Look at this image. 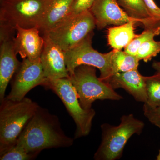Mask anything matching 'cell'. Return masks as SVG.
Masks as SVG:
<instances>
[{"instance_id":"14","label":"cell","mask_w":160,"mask_h":160,"mask_svg":"<svg viewBox=\"0 0 160 160\" xmlns=\"http://www.w3.org/2000/svg\"><path fill=\"white\" fill-rule=\"evenodd\" d=\"M108 84L114 90L118 88L125 89L137 102H147L146 78L138 69L115 73L112 76Z\"/></svg>"},{"instance_id":"23","label":"cell","mask_w":160,"mask_h":160,"mask_svg":"<svg viewBox=\"0 0 160 160\" xmlns=\"http://www.w3.org/2000/svg\"><path fill=\"white\" fill-rule=\"evenodd\" d=\"M96 1V0H74L66 17L74 16L90 10Z\"/></svg>"},{"instance_id":"20","label":"cell","mask_w":160,"mask_h":160,"mask_svg":"<svg viewBox=\"0 0 160 160\" xmlns=\"http://www.w3.org/2000/svg\"><path fill=\"white\" fill-rule=\"evenodd\" d=\"M160 34V26L145 29L141 34L137 35L129 45L126 46L124 51L129 54L136 56L138 49L142 44L149 40L153 39L155 37Z\"/></svg>"},{"instance_id":"8","label":"cell","mask_w":160,"mask_h":160,"mask_svg":"<svg viewBox=\"0 0 160 160\" xmlns=\"http://www.w3.org/2000/svg\"><path fill=\"white\" fill-rule=\"evenodd\" d=\"M96 27L94 18L88 10L74 16L67 17L46 34L65 52L76 46Z\"/></svg>"},{"instance_id":"12","label":"cell","mask_w":160,"mask_h":160,"mask_svg":"<svg viewBox=\"0 0 160 160\" xmlns=\"http://www.w3.org/2000/svg\"><path fill=\"white\" fill-rule=\"evenodd\" d=\"M100 30L110 25L120 26L135 20L121 8L117 0H96L89 10Z\"/></svg>"},{"instance_id":"21","label":"cell","mask_w":160,"mask_h":160,"mask_svg":"<svg viewBox=\"0 0 160 160\" xmlns=\"http://www.w3.org/2000/svg\"><path fill=\"white\" fill-rule=\"evenodd\" d=\"M160 52V41L154 39L149 40L142 44L138 49L136 57L138 59L145 62H149Z\"/></svg>"},{"instance_id":"13","label":"cell","mask_w":160,"mask_h":160,"mask_svg":"<svg viewBox=\"0 0 160 160\" xmlns=\"http://www.w3.org/2000/svg\"><path fill=\"white\" fill-rule=\"evenodd\" d=\"M16 36L13 38L14 49L23 59L35 60L39 58L44 45V38L40 36L37 28L25 29L15 27Z\"/></svg>"},{"instance_id":"1","label":"cell","mask_w":160,"mask_h":160,"mask_svg":"<svg viewBox=\"0 0 160 160\" xmlns=\"http://www.w3.org/2000/svg\"><path fill=\"white\" fill-rule=\"evenodd\" d=\"M73 143L74 139L66 135L61 128L58 117L39 106L16 144L38 156L44 149L68 148Z\"/></svg>"},{"instance_id":"7","label":"cell","mask_w":160,"mask_h":160,"mask_svg":"<svg viewBox=\"0 0 160 160\" xmlns=\"http://www.w3.org/2000/svg\"><path fill=\"white\" fill-rule=\"evenodd\" d=\"M93 31L82 41L69 50L64 52L67 70L69 75L81 65L93 66L99 69L100 80L108 84L112 73V58L113 50L107 53H101L93 49L92 38Z\"/></svg>"},{"instance_id":"25","label":"cell","mask_w":160,"mask_h":160,"mask_svg":"<svg viewBox=\"0 0 160 160\" xmlns=\"http://www.w3.org/2000/svg\"><path fill=\"white\" fill-rule=\"evenodd\" d=\"M143 2L151 18L160 21V8L155 2L154 0H143Z\"/></svg>"},{"instance_id":"16","label":"cell","mask_w":160,"mask_h":160,"mask_svg":"<svg viewBox=\"0 0 160 160\" xmlns=\"http://www.w3.org/2000/svg\"><path fill=\"white\" fill-rule=\"evenodd\" d=\"M130 17L142 25L145 29L160 26V21L152 18L146 9L143 0H117Z\"/></svg>"},{"instance_id":"3","label":"cell","mask_w":160,"mask_h":160,"mask_svg":"<svg viewBox=\"0 0 160 160\" xmlns=\"http://www.w3.org/2000/svg\"><path fill=\"white\" fill-rule=\"evenodd\" d=\"M118 126L104 123L101 126L102 141L94 155L96 160H116L122 156L128 140L133 135L141 134L145 123L132 114L124 115Z\"/></svg>"},{"instance_id":"2","label":"cell","mask_w":160,"mask_h":160,"mask_svg":"<svg viewBox=\"0 0 160 160\" xmlns=\"http://www.w3.org/2000/svg\"><path fill=\"white\" fill-rule=\"evenodd\" d=\"M0 106V154L16 143L39 105L28 98L13 101L5 98Z\"/></svg>"},{"instance_id":"26","label":"cell","mask_w":160,"mask_h":160,"mask_svg":"<svg viewBox=\"0 0 160 160\" xmlns=\"http://www.w3.org/2000/svg\"><path fill=\"white\" fill-rule=\"evenodd\" d=\"M152 67L155 70V75L160 76V61H154L152 64Z\"/></svg>"},{"instance_id":"11","label":"cell","mask_w":160,"mask_h":160,"mask_svg":"<svg viewBox=\"0 0 160 160\" xmlns=\"http://www.w3.org/2000/svg\"><path fill=\"white\" fill-rule=\"evenodd\" d=\"M43 37L44 45L40 60L46 78L48 80L69 78L64 51L48 34H43Z\"/></svg>"},{"instance_id":"22","label":"cell","mask_w":160,"mask_h":160,"mask_svg":"<svg viewBox=\"0 0 160 160\" xmlns=\"http://www.w3.org/2000/svg\"><path fill=\"white\" fill-rule=\"evenodd\" d=\"M38 156L27 152L22 147L15 144L0 154L1 160H30Z\"/></svg>"},{"instance_id":"10","label":"cell","mask_w":160,"mask_h":160,"mask_svg":"<svg viewBox=\"0 0 160 160\" xmlns=\"http://www.w3.org/2000/svg\"><path fill=\"white\" fill-rule=\"evenodd\" d=\"M16 31L0 28V101L4 100L8 84L21 65L13 44Z\"/></svg>"},{"instance_id":"5","label":"cell","mask_w":160,"mask_h":160,"mask_svg":"<svg viewBox=\"0 0 160 160\" xmlns=\"http://www.w3.org/2000/svg\"><path fill=\"white\" fill-rule=\"evenodd\" d=\"M69 78L76 90L83 109H91L92 103L96 100L119 101L123 99L110 85L97 77L96 68L93 66H78L69 75Z\"/></svg>"},{"instance_id":"6","label":"cell","mask_w":160,"mask_h":160,"mask_svg":"<svg viewBox=\"0 0 160 160\" xmlns=\"http://www.w3.org/2000/svg\"><path fill=\"white\" fill-rule=\"evenodd\" d=\"M45 88L54 92L61 99L75 123L74 139L88 135L96 115L94 109H84L81 106L76 90L69 78L48 80Z\"/></svg>"},{"instance_id":"9","label":"cell","mask_w":160,"mask_h":160,"mask_svg":"<svg viewBox=\"0 0 160 160\" xmlns=\"http://www.w3.org/2000/svg\"><path fill=\"white\" fill-rule=\"evenodd\" d=\"M48 80L44 73L40 58L35 60L23 59L15 73L10 92L5 98L13 101H20L36 86L45 87Z\"/></svg>"},{"instance_id":"15","label":"cell","mask_w":160,"mask_h":160,"mask_svg":"<svg viewBox=\"0 0 160 160\" xmlns=\"http://www.w3.org/2000/svg\"><path fill=\"white\" fill-rule=\"evenodd\" d=\"M74 0H51L38 29L48 33L68 15Z\"/></svg>"},{"instance_id":"4","label":"cell","mask_w":160,"mask_h":160,"mask_svg":"<svg viewBox=\"0 0 160 160\" xmlns=\"http://www.w3.org/2000/svg\"><path fill=\"white\" fill-rule=\"evenodd\" d=\"M51 0H1L0 26L38 28Z\"/></svg>"},{"instance_id":"18","label":"cell","mask_w":160,"mask_h":160,"mask_svg":"<svg viewBox=\"0 0 160 160\" xmlns=\"http://www.w3.org/2000/svg\"><path fill=\"white\" fill-rule=\"evenodd\" d=\"M113 50L112 58L113 74L138 69L140 61L136 56L129 54L122 50Z\"/></svg>"},{"instance_id":"17","label":"cell","mask_w":160,"mask_h":160,"mask_svg":"<svg viewBox=\"0 0 160 160\" xmlns=\"http://www.w3.org/2000/svg\"><path fill=\"white\" fill-rule=\"evenodd\" d=\"M134 21L110 27L107 32L108 44L114 50H121L129 45L137 34L135 32Z\"/></svg>"},{"instance_id":"27","label":"cell","mask_w":160,"mask_h":160,"mask_svg":"<svg viewBox=\"0 0 160 160\" xmlns=\"http://www.w3.org/2000/svg\"><path fill=\"white\" fill-rule=\"evenodd\" d=\"M157 160H160V150L159 151L157 157Z\"/></svg>"},{"instance_id":"19","label":"cell","mask_w":160,"mask_h":160,"mask_svg":"<svg viewBox=\"0 0 160 160\" xmlns=\"http://www.w3.org/2000/svg\"><path fill=\"white\" fill-rule=\"evenodd\" d=\"M147 100L144 105L150 108L160 105V76H145Z\"/></svg>"},{"instance_id":"24","label":"cell","mask_w":160,"mask_h":160,"mask_svg":"<svg viewBox=\"0 0 160 160\" xmlns=\"http://www.w3.org/2000/svg\"><path fill=\"white\" fill-rule=\"evenodd\" d=\"M144 114L149 122L160 129V105L150 108L144 105Z\"/></svg>"}]
</instances>
